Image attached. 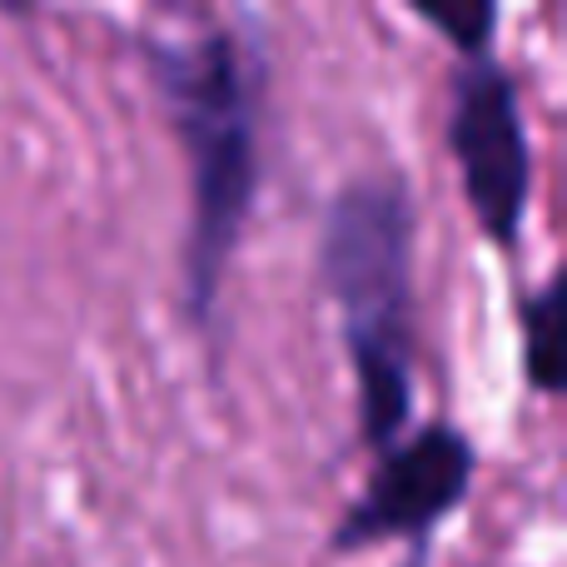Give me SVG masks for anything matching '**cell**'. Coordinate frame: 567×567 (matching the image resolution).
<instances>
[{"label": "cell", "instance_id": "obj_1", "mask_svg": "<svg viewBox=\"0 0 567 567\" xmlns=\"http://www.w3.org/2000/svg\"><path fill=\"white\" fill-rule=\"evenodd\" d=\"M140 50L189 175L179 299L189 323L209 329L265 185V45L239 25H215L199 35H150Z\"/></svg>", "mask_w": 567, "mask_h": 567}, {"label": "cell", "instance_id": "obj_2", "mask_svg": "<svg viewBox=\"0 0 567 567\" xmlns=\"http://www.w3.org/2000/svg\"><path fill=\"white\" fill-rule=\"evenodd\" d=\"M419 199L409 179L379 169L353 175L323 209L319 279L339 309V339L353 373L359 443L373 453L409 433L419 393Z\"/></svg>", "mask_w": 567, "mask_h": 567}, {"label": "cell", "instance_id": "obj_3", "mask_svg": "<svg viewBox=\"0 0 567 567\" xmlns=\"http://www.w3.org/2000/svg\"><path fill=\"white\" fill-rule=\"evenodd\" d=\"M443 140L463 179L473 219L483 239L498 249H518L523 219L533 205V140L523 120V95L508 65L493 55L458 60L449 80V120Z\"/></svg>", "mask_w": 567, "mask_h": 567}, {"label": "cell", "instance_id": "obj_4", "mask_svg": "<svg viewBox=\"0 0 567 567\" xmlns=\"http://www.w3.org/2000/svg\"><path fill=\"white\" fill-rule=\"evenodd\" d=\"M478 478V449L458 423H423L379 453L363 493L329 533V553H369L383 543H429L468 503Z\"/></svg>", "mask_w": 567, "mask_h": 567}, {"label": "cell", "instance_id": "obj_5", "mask_svg": "<svg viewBox=\"0 0 567 567\" xmlns=\"http://www.w3.org/2000/svg\"><path fill=\"white\" fill-rule=\"evenodd\" d=\"M563 279L553 275L538 293L523 299V373L538 393H563Z\"/></svg>", "mask_w": 567, "mask_h": 567}, {"label": "cell", "instance_id": "obj_6", "mask_svg": "<svg viewBox=\"0 0 567 567\" xmlns=\"http://www.w3.org/2000/svg\"><path fill=\"white\" fill-rule=\"evenodd\" d=\"M413 16H419L429 30L449 35L453 45H458L463 60L493 55V25H498V6H449V10L413 6Z\"/></svg>", "mask_w": 567, "mask_h": 567}]
</instances>
